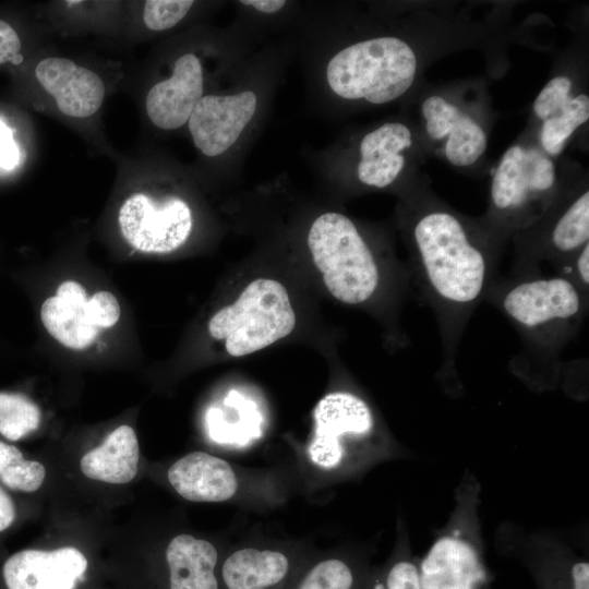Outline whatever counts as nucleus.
<instances>
[{
    "label": "nucleus",
    "mask_w": 589,
    "mask_h": 589,
    "mask_svg": "<svg viewBox=\"0 0 589 589\" xmlns=\"http://www.w3.org/2000/svg\"><path fill=\"white\" fill-rule=\"evenodd\" d=\"M417 291L432 309L442 342L437 376L456 382V357L469 318L497 278L501 247L456 214L432 207L417 212L410 231Z\"/></svg>",
    "instance_id": "f257e3e1"
},
{
    "label": "nucleus",
    "mask_w": 589,
    "mask_h": 589,
    "mask_svg": "<svg viewBox=\"0 0 589 589\" xmlns=\"http://www.w3.org/2000/svg\"><path fill=\"white\" fill-rule=\"evenodd\" d=\"M589 293L565 277L542 274L496 278L484 301L498 309L520 336L516 371L553 374L588 312Z\"/></svg>",
    "instance_id": "f03ea898"
},
{
    "label": "nucleus",
    "mask_w": 589,
    "mask_h": 589,
    "mask_svg": "<svg viewBox=\"0 0 589 589\" xmlns=\"http://www.w3.org/2000/svg\"><path fill=\"white\" fill-rule=\"evenodd\" d=\"M308 245L329 293L340 302L372 301L383 287L384 272L356 225L340 213H325L312 224Z\"/></svg>",
    "instance_id": "7ed1b4c3"
},
{
    "label": "nucleus",
    "mask_w": 589,
    "mask_h": 589,
    "mask_svg": "<svg viewBox=\"0 0 589 589\" xmlns=\"http://www.w3.org/2000/svg\"><path fill=\"white\" fill-rule=\"evenodd\" d=\"M417 58L411 47L397 37H378L348 46L328 62L329 87L346 99L385 104L411 86Z\"/></svg>",
    "instance_id": "20e7f679"
},
{
    "label": "nucleus",
    "mask_w": 589,
    "mask_h": 589,
    "mask_svg": "<svg viewBox=\"0 0 589 589\" xmlns=\"http://www.w3.org/2000/svg\"><path fill=\"white\" fill-rule=\"evenodd\" d=\"M296 315L286 288L277 280L257 278L237 300L216 312L208 323L214 339L225 340L227 352L242 357L288 336Z\"/></svg>",
    "instance_id": "39448f33"
},
{
    "label": "nucleus",
    "mask_w": 589,
    "mask_h": 589,
    "mask_svg": "<svg viewBox=\"0 0 589 589\" xmlns=\"http://www.w3.org/2000/svg\"><path fill=\"white\" fill-rule=\"evenodd\" d=\"M314 430L308 445L310 461L323 469H336L349 452L374 432V416L364 399L350 392H332L313 411Z\"/></svg>",
    "instance_id": "423d86ee"
},
{
    "label": "nucleus",
    "mask_w": 589,
    "mask_h": 589,
    "mask_svg": "<svg viewBox=\"0 0 589 589\" xmlns=\"http://www.w3.org/2000/svg\"><path fill=\"white\" fill-rule=\"evenodd\" d=\"M553 163L538 149L515 145L503 155L491 187L495 217L505 227H521L530 218L532 204L543 200L555 183Z\"/></svg>",
    "instance_id": "0eeeda50"
},
{
    "label": "nucleus",
    "mask_w": 589,
    "mask_h": 589,
    "mask_svg": "<svg viewBox=\"0 0 589 589\" xmlns=\"http://www.w3.org/2000/svg\"><path fill=\"white\" fill-rule=\"evenodd\" d=\"M121 233L135 250L164 254L180 248L192 229V213L181 199H154L144 193L129 196L118 215Z\"/></svg>",
    "instance_id": "6e6552de"
},
{
    "label": "nucleus",
    "mask_w": 589,
    "mask_h": 589,
    "mask_svg": "<svg viewBox=\"0 0 589 589\" xmlns=\"http://www.w3.org/2000/svg\"><path fill=\"white\" fill-rule=\"evenodd\" d=\"M418 569L422 589L488 588L480 550L457 526L433 542Z\"/></svg>",
    "instance_id": "1a4fd4ad"
},
{
    "label": "nucleus",
    "mask_w": 589,
    "mask_h": 589,
    "mask_svg": "<svg viewBox=\"0 0 589 589\" xmlns=\"http://www.w3.org/2000/svg\"><path fill=\"white\" fill-rule=\"evenodd\" d=\"M256 104L251 91L203 96L188 120L194 145L209 157L225 153L251 121Z\"/></svg>",
    "instance_id": "9d476101"
},
{
    "label": "nucleus",
    "mask_w": 589,
    "mask_h": 589,
    "mask_svg": "<svg viewBox=\"0 0 589 589\" xmlns=\"http://www.w3.org/2000/svg\"><path fill=\"white\" fill-rule=\"evenodd\" d=\"M305 566L285 550L244 546L220 564V585L224 589H292Z\"/></svg>",
    "instance_id": "9b49d317"
},
{
    "label": "nucleus",
    "mask_w": 589,
    "mask_h": 589,
    "mask_svg": "<svg viewBox=\"0 0 589 589\" xmlns=\"http://www.w3.org/2000/svg\"><path fill=\"white\" fill-rule=\"evenodd\" d=\"M86 569L85 555L72 546L23 550L4 562L2 576L7 589H75Z\"/></svg>",
    "instance_id": "f8f14e48"
},
{
    "label": "nucleus",
    "mask_w": 589,
    "mask_h": 589,
    "mask_svg": "<svg viewBox=\"0 0 589 589\" xmlns=\"http://www.w3.org/2000/svg\"><path fill=\"white\" fill-rule=\"evenodd\" d=\"M588 239L589 192L585 191L550 224L544 238L518 248L510 276L541 274V262L554 265L582 248Z\"/></svg>",
    "instance_id": "ddd939ff"
},
{
    "label": "nucleus",
    "mask_w": 589,
    "mask_h": 589,
    "mask_svg": "<svg viewBox=\"0 0 589 589\" xmlns=\"http://www.w3.org/2000/svg\"><path fill=\"white\" fill-rule=\"evenodd\" d=\"M38 83L56 100L59 110L73 118H87L101 106L105 84L94 71L62 57H48L35 69Z\"/></svg>",
    "instance_id": "4468645a"
},
{
    "label": "nucleus",
    "mask_w": 589,
    "mask_h": 589,
    "mask_svg": "<svg viewBox=\"0 0 589 589\" xmlns=\"http://www.w3.org/2000/svg\"><path fill=\"white\" fill-rule=\"evenodd\" d=\"M202 97L201 62L195 55L185 53L176 60L172 75L149 89L145 100L146 112L156 127L178 129L188 122Z\"/></svg>",
    "instance_id": "2eb2a0df"
},
{
    "label": "nucleus",
    "mask_w": 589,
    "mask_h": 589,
    "mask_svg": "<svg viewBox=\"0 0 589 589\" xmlns=\"http://www.w3.org/2000/svg\"><path fill=\"white\" fill-rule=\"evenodd\" d=\"M40 318L48 334L62 346L84 350L97 338L89 297L76 280L62 281L53 296L41 304Z\"/></svg>",
    "instance_id": "dca6fc26"
},
{
    "label": "nucleus",
    "mask_w": 589,
    "mask_h": 589,
    "mask_svg": "<svg viewBox=\"0 0 589 589\" xmlns=\"http://www.w3.org/2000/svg\"><path fill=\"white\" fill-rule=\"evenodd\" d=\"M167 476L176 492L191 502H225L233 497L239 488L229 462L204 452L181 457L172 464Z\"/></svg>",
    "instance_id": "f3484780"
},
{
    "label": "nucleus",
    "mask_w": 589,
    "mask_h": 589,
    "mask_svg": "<svg viewBox=\"0 0 589 589\" xmlns=\"http://www.w3.org/2000/svg\"><path fill=\"white\" fill-rule=\"evenodd\" d=\"M165 560L168 589H220L219 554L212 542L178 534L168 543Z\"/></svg>",
    "instance_id": "a211bd4d"
},
{
    "label": "nucleus",
    "mask_w": 589,
    "mask_h": 589,
    "mask_svg": "<svg viewBox=\"0 0 589 589\" xmlns=\"http://www.w3.org/2000/svg\"><path fill=\"white\" fill-rule=\"evenodd\" d=\"M411 143L410 130L395 122L385 123L364 135L360 144L358 179L369 187H388L404 168L401 152Z\"/></svg>",
    "instance_id": "6ab92c4d"
},
{
    "label": "nucleus",
    "mask_w": 589,
    "mask_h": 589,
    "mask_svg": "<svg viewBox=\"0 0 589 589\" xmlns=\"http://www.w3.org/2000/svg\"><path fill=\"white\" fill-rule=\"evenodd\" d=\"M140 457L135 431L127 425L116 428L105 441L81 459V470L89 479L112 484L132 481Z\"/></svg>",
    "instance_id": "aec40b11"
},
{
    "label": "nucleus",
    "mask_w": 589,
    "mask_h": 589,
    "mask_svg": "<svg viewBox=\"0 0 589 589\" xmlns=\"http://www.w3.org/2000/svg\"><path fill=\"white\" fill-rule=\"evenodd\" d=\"M358 568L340 556H327L306 564L292 589H361Z\"/></svg>",
    "instance_id": "412c9836"
},
{
    "label": "nucleus",
    "mask_w": 589,
    "mask_h": 589,
    "mask_svg": "<svg viewBox=\"0 0 589 589\" xmlns=\"http://www.w3.org/2000/svg\"><path fill=\"white\" fill-rule=\"evenodd\" d=\"M589 118V97L580 94L569 98L561 110L543 121L540 142L543 149L552 156L558 155L567 139Z\"/></svg>",
    "instance_id": "4be33fe9"
},
{
    "label": "nucleus",
    "mask_w": 589,
    "mask_h": 589,
    "mask_svg": "<svg viewBox=\"0 0 589 589\" xmlns=\"http://www.w3.org/2000/svg\"><path fill=\"white\" fill-rule=\"evenodd\" d=\"M486 148V135L483 129L461 110L453 119L445 155L457 167H466L479 159Z\"/></svg>",
    "instance_id": "5701e85b"
},
{
    "label": "nucleus",
    "mask_w": 589,
    "mask_h": 589,
    "mask_svg": "<svg viewBox=\"0 0 589 589\" xmlns=\"http://www.w3.org/2000/svg\"><path fill=\"white\" fill-rule=\"evenodd\" d=\"M41 421L39 407L27 396L0 392V434L19 441L38 429Z\"/></svg>",
    "instance_id": "b1692460"
},
{
    "label": "nucleus",
    "mask_w": 589,
    "mask_h": 589,
    "mask_svg": "<svg viewBox=\"0 0 589 589\" xmlns=\"http://www.w3.org/2000/svg\"><path fill=\"white\" fill-rule=\"evenodd\" d=\"M45 476L40 462L25 459L19 448L0 441V480L4 485L29 493L41 486Z\"/></svg>",
    "instance_id": "393cba45"
},
{
    "label": "nucleus",
    "mask_w": 589,
    "mask_h": 589,
    "mask_svg": "<svg viewBox=\"0 0 589 589\" xmlns=\"http://www.w3.org/2000/svg\"><path fill=\"white\" fill-rule=\"evenodd\" d=\"M192 4L190 0H148L144 5V23L152 31L171 28L187 15Z\"/></svg>",
    "instance_id": "a878e982"
},
{
    "label": "nucleus",
    "mask_w": 589,
    "mask_h": 589,
    "mask_svg": "<svg viewBox=\"0 0 589 589\" xmlns=\"http://www.w3.org/2000/svg\"><path fill=\"white\" fill-rule=\"evenodd\" d=\"M460 109L441 96H430L422 104L425 130L434 140L447 136L449 125Z\"/></svg>",
    "instance_id": "bb28decb"
},
{
    "label": "nucleus",
    "mask_w": 589,
    "mask_h": 589,
    "mask_svg": "<svg viewBox=\"0 0 589 589\" xmlns=\"http://www.w3.org/2000/svg\"><path fill=\"white\" fill-rule=\"evenodd\" d=\"M570 88L572 82L567 76L560 75L552 79L542 88L533 103L536 116L544 121L557 113L570 98Z\"/></svg>",
    "instance_id": "cd10ccee"
},
{
    "label": "nucleus",
    "mask_w": 589,
    "mask_h": 589,
    "mask_svg": "<svg viewBox=\"0 0 589 589\" xmlns=\"http://www.w3.org/2000/svg\"><path fill=\"white\" fill-rule=\"evenodd\" d=\"M556 275L574 283L584 292L589 293V243L553 265Z\"/></svg>",
    "instance_id": "c85d7f7f"
},
{
    "label": "nucleus",
    "mask_w": 589,
    "mask_h": 589,
    "mask_svg": "<svg viewBox=\"0 0 589 589\" xmlns=\"http://www.w3.org/2000/svg\"><path fill=\"white\" fill-rule=\"evenodd\" d=\"M377 589H422L418 566L407 558L395 561L386 569Z\"/></svg>",
    "instance_id": "c756f323"
},
{
    "label": "nucleus",
    "mask_w": 589,
    "mask_h": 589,
    "mask_svg": "<svg viewBox=\"0 0 589 589\" xmlns=\"http://www.w3.org/2000/svg\"><path fill=\"white\" fill-rule=\"evenodd\" d=\"M92 313L99 329L113 327L121 314V308L116 296L107 290H100L89 297Z\"/></svg>",
    "instance_id": "7c9ffc66"
},
{
    "label": "nucleus",
    "mask_w": 589,
    "mask_h": 589,
    "mask_svg": "<svg viewBox=\"0 0 589 589\" xmlns=\"http://www.w3.org/2000/svg\"><path fill=\"white\" fill-rule=\"evenodd\" d=\"M21 40L14 28L0 20V64L9 61L19 62Z\"/></svg>",
    "instance_id": "2f4dec72"
},
{
    "label": "nucleus",
    "mask_w": 589,
    "mask_h": 589,
    "mask_svg": "<svg viewBox=\"0 0 589 589\" xmlns=\"http://www.w3.org/2000/svg\"><path fill=\"white\" fill-rule=\"evenodd\" d=\"M19 161L20 152L12 131L0 120V169L11 170Z\"/></svg>",
    "instance_id": "473e14b6"
},
{
    "label": "nucleus",
    "mask_w": 589,
    "mask_h": 589,
    "mask_svg": "<svg viewBox=\"0 0 589 589\" xmlns=\"http://www.w3.org/2000/svg\"><path fill=\"white\" fill-rule=\"evenodd\" d=\"M15 519V506L11 497L0 488V532L8 529Z\"/></svg>",
    "instance_id": "72a5a7b5"
},
{
    "label": "nucleus",
    "mask_w": 589,
    "mask_h": 589,
    "mask_svg": "<svg viewBox=\"0 0 589 589\" xmlns=\"http://www.w3.org/2000/svg\"><path fill=\"white\" fill-rule=\"evenodd\" d=\"M574 578L573 589H589V564L587 561H577L572 565Z\"/></svg>",
    "instance_id": "f704fd0d"
},
{
    "label": "nucleus",
    "mask_w": 589,
    "mask_h": 589,
    "mask_svg": "<svg viewBox=\"0 0 589 589\" xmlns=\"http://www.w3.org/2000/svg\"><path fill=\"white\" fill-rule=\"evenodd\" d=\"M241 3L252 5L264 13H275L286 4L284 0H243Z\"/></svg>",
    "instance_id": "c9c22d12"
}]
</instances>
